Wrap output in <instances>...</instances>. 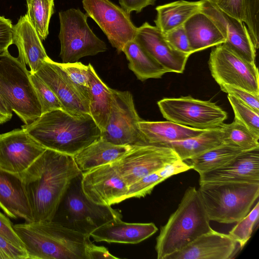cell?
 Here are the masks:
<instances>
[{
    "mask_svg": "<svg viewBox=\"0 0 259 259\" xmlns=\"http://www.w3.org/2000/svg\"><path fill=\"white\" fill-rule=\"evenodd\" d=\"M0 208L10 218L34 222L31 207L19 175L0 169Z\"/></svg>",
    "mask_w": 259,
    "mask_h": 259,
    "instance_id": "44dd1931",
    "label": "cell"
},
{
    "mask_svg": "<svg viewBox=\"0 0 259 259\" xmlns=\"http://www.w3.org/2000/svg\"><path fill=\"white\" fill-rule=\"evenodd\" d=\"M227 97L234 113V119L259 137V112L234 96L228 95Z\"/></svg>",
    "mask_w": 259,
    "mask_h": 259,
    "instance_id": "e575fe53",
    "label": "cell"
},
{
    "mask_svg": "<svg viewBox=\"0 0 259 259\" xmlns=\"http://www.w3.org/2000/svg\"><path fill=\"white\" fill-rule=\"evenodd\" d=\"M122 52L129 62V69L142 81L149 78H160L169 72L134 39L124 46Z\"/></svg>",
    "mask_w": 259,
    "mask_h": 259,
    "instance_id": "f1b7e54d",
    "label": "cell"
},
{
    "mask_svg": "<svg viewBox=\"0 0 259 259\" xmlns=\"http://www.w3.org/2000/svg\"><path fill=\"white\" fill-rule=\"evenodd\" d=\"M13 29L11 21L0 16V54L13 44Z\"/></svg>",
    "mask_w": 259,
    "mask_h": 259,
    "instance_id": "bcb514c9",
    "label": "cell"
},
{
    "mask_svg": "<svg viewBox=\"0 0 259 259\" xmlns=\"http://www.w3.org/2000/svg\"><path fill=\"white\" fill-rule=\"evenodd\" d=\"M211 74L219 84H227L259 96L258 70L224 44L216 46L208 62Z\"/></svg>",
    "mask_w": 259,
    "mask_h": 259,
    "instance_id": "8fae6325",
    "label": "cell"
},
{
    "mask_svg": "<svg viewBox=\"0 0 259 259\" xmlns=\"http://www.w3.org/2000/svg\"><path fill=\"white\" fill-rule=\"evenodd\" d=\"M35 74L54 93L62 110L75 116L90 114L89 103L81 96L57 62L49 58Z\"/></svg>",
    "mask_w": 259,
    "mask_h": 259,
    "instance_id": "e0dca14e",
    "label": "cell"
},
{
    "mask_svg": "<svg viewBox=\"0 0 259 259\" xmlns=\"http://www.w3.org/2000/svg\"><path fill=\"white\" fill-rule=\"evenodd\" d=\"M156 26L163 33L182 26L194 14L200 11L201 1L180 0L155 8Z\"/></svg>",
    "mask_w": 259,
    "mask_h": 259,
    "instance_id": "4316f807",
    "label": "cell"
},
{
    "mask_svg": "<svg viewBox=\"0 0 259 259\" xmlns=\"http://www.w3.org/2000/svg\"><path fill=\"white\" fill-rule=\"evenodd\" d=\"M200 1V11L217 25L226 39L223 44L243 59L255 64L256 50L245 23L224 13L209 0Z\"/></svg>",
    "mask_w": 259,
    "mask_h": 259,
    "instance_id": "2e32d148",
    "label": "cell"
},
{
    "mask_svg": "<svg viewBox=\"0 0 259 259\" xmlns=\"http://www.w3.org/2000/svg\"><path fill=\"white\" fill-rule=\"evenodd\" d=\"M134 40L169 72L183 73L190 55L175 49L156 26L144 23L137 27Z\"/></svg>",
    "mask_w": 259,
    "mask_h": 259,
    "instance_id": "ac0fdd59",
    "label": "cell"
},
{
    "mask_svg": "<svg viewBox=\"0 0 259 259\" xmlns=\"http://www.w3.org/2000/svg\"><path fill=\"white\" fill-rule=\"evenodd\" d=\"M167 42L176 50L184 54H193L184 25L163 33Z\"/></svg>",
    "mask_w": 259,
    "mask_h": 259,
    "instance_id": "ab89813d",
    "label": "cell"
},
{
    "mask_svg": "<svg viewBox=\"0 0 259 259\" xmlns=\"http://www.w3.org/2000/svg\"><path fill=\"white\" fill-rule=\"evenodd\" d=\"M237 244L229 234L212 229L164 259H230Z\"/></svg>",
    "mask_w": 259,
    "mask_h": 259,
    "instance_id": "d6986e66",
    "label": "cell"
},
{
    "mask_svg": "<svg viewBox=\"0 0 259 259\" xmlns=\"http://www.w3.org/2000/svg\"><path fill=\"white\" fill-rule=\"evenodd\" d=\"M89 66L91 93L90 114L102 131L108 121L112 99V89L101 80L90 63Z\"/></svg>",
    "mask_w": 259,
    "mask_h": 259,
    "instance_id": "83f0119b",
    "label": "cell"
},
{
    "mask_svg": "<svg viewBox=\"0 0 259 259\" xmlns=\"http://www.w3.org/2000/svg\"><path fill=\"white\" fill-rule=\"evenodd\" d=\"M21 128L47 149L73 156L101 138L90 114L73 116L61 109L42 114Z\"/></svg>",
    "mask_w": 259,
    "mask_h": 259,
    "instance_id": "7a4b0ae2",
    "label": "cell"
},
{
    "mask_svg": "<svg viewBox=\"0 0 259 259\" xmlns=\"http://www.w3.org/2000/svg\"><path fill=\"white\" fill-rule=\"evenodd\" d=\"M86 259H117L119 258L111 254L104 246L94 244L90 240L88 241L85 248Z\"/></svg>",
    "mask_w": 259,
    "mask_h": 259,
    "instance_id": "7dc6e473",
    "label": "cell"
},
{
    "mask_svg": "<svg viewBox=\"0 0 259 259\" xmlns=\"http://www.w3.org/2000/svg\"><path fill=\"white\" fill-rule=\"evenodd\" d=\"M128 187L111 163L82 173L83 193L89 199L98 204L111 206L122 202L124 200Z\"/></svg>",
    "mask_w": 259,
    "mask_h": 259,
    "instance_id": "9a60e30c",
    "label": "cell"
},
{
    "mask_svg": "<svg viewBox=\"0 0 259 259\" xmlns=\"http://www.w3.org/2000/svg\"><path fill=\"white\" fill-rule=\"evenodd\" d=\"M26 16L41 40L49 34V26L54 13V0H26Z\"/></svg>",
    "mask_w": 259,
    "mask_h": 259,
    "instance_id": "d6a6232c",
    "label": "cell"
},
{
    "mask_svg": "<svg viewBox=\"0 0 259 259\" xmlns=\"http://www.w3.org/2000/svg\"><path fill=\"white\" fill-rule=\"evenodd\" d=\"M192 53L223 44L226 39L214 23L200 11L184 24Z\"/></svg>",
    "mask_w": 259,
    "mask_h": 259,
    "instance_id": "d4e9b609",
    "label": "cell"
},
{
    "mask_svg": "<svg viewBox=\"0 0 259 259\" xmlns=\"http://www.w3.org/2000/svg\"><path fill=\"white\" fill-rule=\"evenodd\" d=\"M81 96L89 103L90 100L89 66L80 62L58 63Z\"/></svg>",
    "mask_w": 259,
    "mask_h": 259,
    "instance_id": "836d02e7",
    "label": "cell"
},
{
    "mask_svg": "<svg viewBox=\"0 0 259 259\" xmlns=\"http://www.w3.org/2000/svg\"><path fill=\"white\" fill-rule=\"evenodd\" d=\"M223 143L247 151L259 148V137L253 134L237 120L220 127Z\"/></svg>",
    "mask_w": 259,
    "mask_h": 259,
    "instance_id": "1f68e13d",
    "label": "cell"
},
{
    "mask_svg": "<svg viewBox=\"0 0 259 259\" xmlns=\"http://www.w3.org/2000/svg\"><path fill=\"white\" fill-rule=\"evenodd\" d=\"M190 169L192 166L180 158L168 163L155 171L160 177L166 180L170 177L183 172Z\"/></svg>",
    "mask_w": 259,
    "mask_h": 259,
    "instance_id": "f6af8a7d",
    "label": "cell"
},
{
    "mask_svg": "<svg viewBox=\"0 0 259 259\" xmlns=\"http://www.w3.org/2000/svg\"><path fill=\"white\" fill-rule=\"evenodd\" d=\"M243 152L223 143L188 160L192 169L201 174L223 167Z\"/></svg>",
    "mask_w": 259,
    "mask_h": 259,
    "instance_id": "4dcf8cb0",
    "label": "cell"
},
{
    "mask_svg": "<svg viewBox=\"0 0 259 259\" xmlns=\"http://www.w3.org/2000/svg\"><path fill=\"white\" fill-rule=\"evenodd\" d=\"M46 149L22 128L0 134V169L20 175Z\"/></svg>",
    "mask_w": 259,
    "mask_h": 259,
    "instance_id": "5bb4252c",
    "label": "cell"
},
{
    "mask_svg": "<svg viewBox=\"0 0 259 259\" xmlns=\"http://www.w3.org/2000/svg\"><path fill=\"white\" fill-rule=\"evenodd\" d=\"M204 183H259V148L244 151L220 168L199 174Z\"/></svg>",
    "mask_w": 259,
    "mask_h": 259,
    "instance_id": "ffe728a7",
    "label": "cell"
},
{
    "mask_svg": "<svg viewBox=\"0 0 259 259\" xmlns=\"http://www.w3.org/2000/svg\"><path fill=\"white\" fill-rule=\"evenodd\" d=\"M259 217V202L246 215L237 222L236 225L229 232V235L242 249L251 236L253 227Z\"/></svg>",
    "mask_w": 259,
    "mask_h": 259,
    "instance_id": "d590c367",
    "label": "cell"
},
{
    "mask_svg": "<svg viewBox=\"0 0 259 259\" xmlns=\"http://www.w3.org/2000/svg\"><path fill=\"white\" fill-rule=\"evenodd\" d=\"M81 173L73 156L46 149L20 175L34 221H53L69 185Z\"/></svg>",
    "mask_w": 259,
    "mask_h": 259,
    "instance_id": "6da1fadb",
    "label": "cell"
},
{
    "mask_svg": "<svg viewBox=\"0 0 259 259\" xmlns=\"http://www.w3.org/2000/svg\"><path fill=\"white\" fill-rule=\"evenodd\" d=\"M219 85L223 92L235 97L259 112V96L254 95L243 89L229 84H220Z\"/></svg>",
    "mask_w": 259,
    "mask_h": 259,
    "instance_id": "60d3db41",
    "label": "cell"
},
{
    "mask_svg": "<svg viewBox=\"0 0 259 259\" xmlns=\"http://www.w3.org/2000/svg\"><path fill=\"white\" fill-rule=\"evenodd\" d=\"M164 180L156 172L150 174L128 186L124 200L145 197L150 194L157 185Z\"/></svg>",
    "mask_w": 259,
    "mask_h": 259,
    "instance_id": "f35d334b",
    "label": "cell"
},
{
    "mask_svg": "<svg viewBox=\"0 0 259 259\" xmlns=\"http://www.w3.org/2000/svg\"><path fill=\"white\" fill-rule=\"evenodd\" d=\"M81 177L82 173L69 185L54 218L58 220L54 221L90 235L96 228L112 219H121L122 215L118 209L95 203L89 199L82 189Z\"/></svg>",
    "mask_w": 259,
    "mask_h": 259,
    "instance_id": "52a82bcc",
    "label": "cell"
},
{
    "mask_svg": "<svg viewBox=\"0 0 259 259\" xmlns=\"http://www.w3.org/2000/svg\"><path fill=\"white\" fill-rule=\"evenodd\" d=\"M209 222L198 190L189 187L177 209L161 227L155 245L157 259H164L210 231Z\"/></svg>",
    "mask_w": 259,
    "mask_h": 259,
    "instance_id": "277c9868",
    "label": "cell"
},
{
    "mask_svg": "<svg viewBox=\"0 0 259 259\" xmlns=\"http://www.w3.org/2000/svg\"><path fill=\"white\" fill-rule=\"evenodd\" d=\"M220 127L206 130L201 134L181 141L168 142L159 146L171 148L182 160L198 155L223 143Z\"/></svg>",
    "mask_w": 259,
    "mask_h": 259,
    "instance_id": "f546056e",
    "label": "cell"
},
{
    "mask_svg": "<svg viewBox=\"0 0 259 259\" xmlns=\"http://www.w3.org/2000/svg\"><path fill=\"white\" fill-rule=\"evenodd\" d=\"M157 230L152 223H130L116 218L96 228L90 235L96 242L138 244L153 235Z\"/></svg>",
    "mask_w": 259,
    "mask_h": 259,
    "instance_id": "603a6c76",
    "label": "cell"
},
{
    "mask_svg": "<svg viewBox=\"0 0 259 259\" xmlns=\"http://www.w3.org/2000/svg\"><path fill=\"white\" fill-rule=\"evenodd\" d=\"M0 236L13 245L25 250L24 245L15 230L14 225L9 219L1 211Z\"/></svg>",
    "mask_w": 259,
    "mask_h": 259,
    "instance_id": "7bdbcfd3",
    "label": "cell"
},
{
    "mask_svg": "<svg viewBox=\"0 0 259 259\" xmlns=\"http://www.w3.org/2000/svg\"><path fill=\"white\" fill-rule=\"evenodd\" d=\"M0 95L10 109L25 124L42 114L29 71L8 50L0 54Z\"/></svg>",
    "mask_w": 259,
    "mask_h": 259,
    "instance_id": "8992f818",
    "label": "cell"
},
{
    "mask_svg": "<svg viewBox=\"0 0 259 259\" xmlns=\"http://www.w3.org/2000/svg\"><path fill=\"white\" fill-rule=\"evenodd\" d=\"M139 126L146 144L160 145L164 143L181 141L203 133L201 130L168 121L141 120Z\"/></svg>",
    "mask_w": 259,
    "mask_h": 259,
    "instance_id": "484cf974",
    "label": "cell"
},
{
    "mask_svg": "<svg viewBox=\"0 0 259 259\" xmlns=\"http://www.w3.org/2000/svg\"><path fill=\"white\" fill-rule=\"evenodd\" d=\"M28 259H86L90 236L54 221H34L14 225Z\"/></svg>",
    "mask_w": 259,
    "mask_h": 259,
    "instance_id": "3957f363",
    "label": "cell"
},
{
    "mask_svg": "<svg viewBox=\"0 0 259 259\" xmlns=\"http://www.w3.org/2000/svg\"><path fill=\"white\" fill-rule=\"evenodd\" d=\"M179 158L168 147L138 145L133 146L130 150L111 164L129 186Z\"/></svg>",
    "mask_w": 259,
    "mask_h": 259,
    "instance_id": "4fadbf2b",
    "label": "cell"
},
{
    "mask_svg": "<svg viewBox=\"0 0 259 259\" xmlns=\"http://www.w3.org/2000/svg\"><path fill=\"white\" fill-rule=\"evenodd\" d=\"M12 116V111L0 95V124L10 120Z\"/></svg>",
    "mask_w": 259,
    "mask_h": 259,
    "instance_id": "681fc988",
    "label": "cell"
},
{
    "mask_svg": "<svg viewBox=\"0 0 259 259\" xmlns=\"http://www.w3.org/2000/svg\"><path fill=\"white\" fill-rule=\"evenodd\" d=\"M82 3L85 14L98 24L118 53L134 39L137 27L122 8L110 0H82Z\"/></svg>",
    "mask_w": 259,
    "mask_h": 259,
    "instance_id": "7c38bea8",
    "label": "cell"
},
{
    "mask_svg": "<svg viewBox=\"0 0 259 259\" xmlns=\"http://www.w3.org/2000/svg\"><path fill=\"white\" fill-rule=\"evenodd\" d=\"M156 0H119L120 7L127 13L135 11L141 12L145 7L153 5Z\"/></svg>",
    "mask_w": 259,
    "mask_h": 259,
    "instance_id": "c3c4849f",
    "label": "cell"
},
{
    "mask_svg": "<svg viewBox=\"0 0 259 259\" xmlns=\"http://www.w3.org/2000/svg\"><path fill=\"white\" fill-rule=\"evenodd\" d=\"M157 105L166 119L197 129L220 127L228 117L227 113L214 103L190 96L163 98Z\"/></svg>",
    "mask_w": 259,
    "mask_h": 259,
    "instance_id": "9c48e42d",
    "label": "cell"
},
{
    "mask_svg": "<svg viewBox=\"0 0 259 259\" xmlns=\"http://www.w3.org/2000/svg\"><path fill=\"white\" fill-rule=\"evenodd\" d=\"M198 190L210 221L232 224L249 212L259 196V183H204Z\"/></svg>",
    "mask_w": 259,
    "mask_h": 259,
    "instance_id": "5b68a950",
    "label": "cell"
},
{
    "mask_svg": "<svg viewBox=\"0 0 259 259\" xmlns=\"http://www.w3.org/2000/svg\"><path fill=\"white\" fill-rule=\"evenodd\" d=\"M0 259H28L26 251L0 236Z\"/></svg>",
    "mask_w": 259,
    "mask_h": 259,
    "instance_id": "ee69618b",
    "label": "cell"
},
{
    "mask_svg": "<svg viewBox=\"0 0 259 259\" xmlns=\"http://www.w3.org/2000/svg\"><path fill=\"white\" fill-rule=\"evenodd\" d=\"M60 30L58 35L62 63H72L107 50L106 44L89 27L88 16L79 9L59 12Z\"/></svg>",
    "mask_w": 259,
    "mask_h": 259,
    "instance_id": "ba28073f",
    "label": "cell"
},
{
    "mask_svg": "<svg viewBox=\"0 0 259 259\" xmlns=\"http://www.w3.org/2000/svg\"><path fill=\"white\" fill-rule=\"evenodd\" d=\"M219 9L236 19L243 22L244 0H209Z\"/></svg>",
    "mask_w": 259,
    "mask_h": 259,
    "instance_id": "b9f144b4",
    "label": "cell"
},
{
    "mask_svg": "<svg viewBox=\"0 0 259 259\" xmlns=\"http://www.w3.org/2000/svg\"><path fill=\"white\" fill-rule=\"evenodd\" d=\"M30 78L40 103L42 114L61 109L60 102L54 93L38 76L30 73Z\"/></svg>",
    "mask_w": 259,
    "mask_h": 259,
    "instance_id": "8d00e7d4",
    "label": "cell"
},
{
    "mask_svg": "<svg viewBox=\"0 0 259 259\" xmlns=\"http://www.w3.org/2000/svg\"><path fill=\"white\" fill-rule=\"evenodd\" d=\"M133 146L117 145L101 138L73 155L74 160L82 172L116 161Z\"/></svg>",
    "mask_w": 259,
    "mask_h": 259,
    "instance_id": "cb8c5ba5",
    "label": "cell"
},
{
    "mask_svg": "<svg viewBox=\"0 0 259 259\" xmlns=\"http://www.w3.org/2000/svg\"><path fill=\"white\" fill-rule=\"evenodd\" d=\"M13 44L16 46L18 50L17 58L29 67L30 74L35 73L49 58L41 40L26 15L13 25Z\"/></svg>",
    "mask_w": 259,
    "mask_h": 259,
    "instance_id": "7402d4cb",
    "label": "cell"
},
{
    "mask_svg": "<svg viewBox=\"0 0 259 259\" xmlns=\"http://www.w3.org/2000/svg\"><path fill=\"white\" fill-rule=\"evenodd\" d=\"M112 103L108 121L101 138L117 145L146 144L139 126L142 120L128 91L111 89Z\"/></svg>",
    "mask_w": 259,
    "mask_h": 259,
    "instance_id": "30bf717a",
    "label": "cell"
},
{
    "mask_svg": "<svg viewBox=\"0 0 259 259\" xmlns=\"http://www.w3.org/2000/svg\"><path fill=\"white\" fill-rule=\"evenodd\" d=\"M243 13V22L256 50L259 46V0H244Z\"/></svg>",
    "mask_w": 259,
    "mask_h": 259,
    "instance_id": "74e56055",
    "label": "cell"
}]
</instances>
